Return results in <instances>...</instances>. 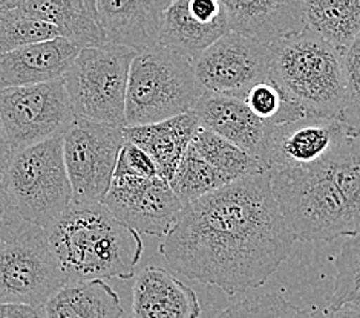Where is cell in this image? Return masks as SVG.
<instances>
[{"mask_svg":"<svg viewBox=\"0 0 360 318\" xmlns=\"http://www.w3.org/2000/svg\"><path fill=\"white\" fill-rule=\"evenodd\" d=\"M174 2V0H170V4H172Z\"/></svg>","mask_w":360,"mask_h":318,"instance_id":"8d00e7d4","label":"cell"},{"mask_svg":"<svg viewBox=\"0 0 360 318\" xmlns=\"http://www.w3.org/2000/svg\"><path fill=\"white\" fill-rule=\"evenodd\" d=\"M134 49L84 48L63 75L75 117L126 127V92Z\"/></svg>","mask_w":360,"mask_h":318,"instance_id":"52a82bcc","label":"cell"},{"mask_svg":"<svg viewBox=\"0 0 360 318\" xmlns=\"http://www.w3.org/2000/svg\"><path fill=\"white\" fill-rule=\"evenodd\" d=\"M66 285L46 230L30 225L0 244V303L46 305Z\"/></svg>","mask_w":360,"mask_h":318,"instance_id":"30bf717a","label":"cell"},{"mask_svg":"<svg viewBox=\"0 0 360 318\" xmlns=\"http://www.w3.org/2000/svg\"><path fill=\"white\" fill-rule=\"evenodd\" d=\"M336 280L330 307L347 303L360 305V231L349 236L334 260Z\"/></svg>","mask_w":360,"mask_h":318,"instance_id":"4316f807","label":"cell"},{"mask_svg":"<svg viewBox=\"0 0 360 318\" xmlns=\"http://www.w3.org/2000/svg\"><path fill=\"white\" fill-rule=\"evenodd\" d=\"M344 54L304 28L270 45L269 80L307 117L342 119Z\"/></svg>","mask_w":360,"mask_h":318,"instance_id":"277c9868","label":"cell"},{"mask_svg":"<svg viewBox=\"0 0 360 318\" xmlns=\"http://www.w3.org/2000/svg\"><path fill=\"white\" fill-rule=\"evenodd\" d=\"M204 93L193 62L183 54L161 45L136 53L127 80L126 127L187 114Z\"/></svg>","mask_w":360,"mask_h":318,"instance_id":"5b68a950","label":"cell"},{"mask_svg":"<svg viewBox=\"0 0 360 318\" xmlns=\"http://www.w3.org/2000/svg\"><path fill=\"white\" fill-rule=\"evenodd\" d=\"M23 2L25 0H0V10H13Z\"/></svg>","mask_w":360,"mask_h":318,"instance_id":"d590c367","label":"cell"},{"mask_svg":"<svg viewBox=\"0 0 360 318\" xmlns=\"http://www.w3.org/2000/svg\"><path fill=\"white\" fill-rule=\"evenodd\" d=\"M74 118L63 80L0 91V123L13 152L62 138Z\"/></svg>","mask_w":360,"mask_h":318,"instance_id":"9c48e42d","label":"cell"},{"mask_svg":"<svg viewBox=\"0 0 360 318\" xmlns=\"http://www.w3.org/2000/svg\"><path fill=\"white\" fill-rule=\"evenodd\" d=\"M11 153H13V150L10 147V143H8L2 123H0V176H2V173H4V170L8 164V159H10Z\"/></svg>","mask_w":360,"mask_h":318,"instance_id":"e575fe53","label":"cell"},{"mask_svg":"<svg viewBox=\"0 0 360 318\" xmlns=\"http://www.w3.org/2000/svg\"><path fill=\"white\" fill-rule=\"evenodd\" d=\"M2 183L22 218L31 225L48 230L72 204L63 140H49L13 152Z\"/></svg>","mask_w":360,"mask_h":318,"instance_id":"8992f818","label":"cell"},{"mask_svg":"<svg viewBox=\"0 0 360 318\" xmlns=\"http://www.w3.org/2000/svg\"><path fill=\"white\" fill-rule=\"evenodd\" d=\"M270 180L299 242H331L360 231V132L314 164L271 168Z\"/></svg>","mask_w":360,"mask_h":318,"instance_id":"7a4b0ae2","label":"cell"},{"mask_svg":"<svg viewBox=\"0 0 360 318\" xmlns=\"http://www.w3.org/2000/svg\"><path fill=\"white\" fill-rule=\"evenodd\" d=\"M48 318H123L117 291L105 280L68 283L45 305Z\"/></svg>","mask_w":360,"mask_h":318,"instance_id":"7402d4cb","label":"cell"},{"mask_svg":"<svg viewBox=\"0 0 360 318\" xmlns=\"http://www.w3.org/2000/svg\"><path fill=\"white\" fill-rule=\"evenodd\" d=\"M82 51L65 37L0 54V91L62 80Z\"/></svg>","mask_w":360,"mask_h":318,"instance_id":"2e32d148","label":"cell"},{"mask_svg":"<svg viewBox=\"0 0 360 318\" xmlns=\"http://www.w3.org/2000/svg\"><path fill=\"white\" fill-rule=\"evenodd\" d=\"M295 242L267 171L184 205L160 253L179 276L236 296L261 288L288 259Z\"/></svg>","mask_w":360,"mask_h":318,"instance_id":"6da1fadb","label":"cell"},{"mask_svg":"<svg viewBox=\"0 0 360 318\" xmlns=\"http://www.w3.org/2000/svg\"><path fill=\"white\" fill-rule=\"evenodd\" d=\"M103 205L139 234L162 239L174 228L184 207L161 176H114Z\"/></svg>","mask_w":360,"mask_h":318,"instance_id":"7c38bea8","label":"cell"},{"mask_svg":"<svg viewBox=\"0 0 360 318\" xmlns=\"http://www.w3.org/2000/svg\"><path fill=\"white\" fill-rule=\"evenodd\" d=\"M46 236L66 285L129 280L144 249L141 236L117 220L103 204L72 202L46 230Z\"/></svg>","mask_w":360,"mask_h":318,"instance_id":"3957f363","label":"cell"},{"mask_svg":"<svg viewBox=\"0 0 360 318\" xmlns=\"http://www.w3.org/2000/svg\"><path fill=\"white\" fill-rule=\"evenodd\" d=\"M198 128V117L191 110L155 124L124 127L123 135L126 141L149 154L158 175L170 183Z\"/></svg>","mask_w":360,"mask_h":318,"instance_id":"d6986e66","label":"cell"},{"mask_svg":"<svg viewBox=\"0 0 360 318\" xmlns=\"http://www.w3.org/2000/svg\"><path fill=\"white\" fill-rule=\"evenodd\" d=\"M169 184L178 199L187 205L230 184V180L213 168L191 144Z\"/></svg>","mask_w":360,"mask_h":318,"instance_id":"d4e9b609","label":"cell"},{"mask_svg":"<svg viewBox=\"0 0 360 318\" xmlns=\"http://www.w3.org/2000/svg\"><path fill=\"white\" fill-rule=\"evenodd\" d=\"M244 102L265 123L284 124L307 117L301 109L282 95L270 80L253 86L244 97Z\"/></svg>","mask_w":360,"mask_h":318,"instance_id":"f1b7e54d","label":"cell"},{"mask_svg":"<svg viewBox=\"0 0 360 318\" xmlns=\"http://www.w3.org/2000/svg\"><path fill=\"white\" fill-rule=\"evenodd\" d=\"M134 318H200L196 292L174 272L160 266H146L132 289Z\"/></svg>","mask_w":360,"mask_h":318,"instance_id":"ac0fdd59","label":"cell"},{"mask_svg":"<svg viewBox=\"0 0 360 318\" xmlns=\"http://www.w3.org/2000/svg\"><path fill=\"white\" fill-rule=\"evenodd\" d=\"M114 176H132V178H155L160 176L155 162L143 149L126 141L118 154Z\"/></svg>","mask_w":360,"mask_h":318,"instance_id":"4dcf8cb0","label":"cell"},{"mask_svg":"<svg viewBox=\"0 0 360 318\" xmlns=\"http://www.w3.org/2000/svg\"><path fill=\"white\" fill-rule=\"evenodd\" d=\"M124 127L75 117L62 136L72 202L103 204L112 183Z\"/></svg>","mask_w":360,"mask_h":318,"instance_id":"ba28073f","label":"cell"},{"mask_svg":"<svg viewBox=\"0 0 360 318\" xmlns=\"http://www.w3.org/2000/svg\"><path fill=\"white\" fill-rule=\"evenodd\" d=\"M0 318H48L45 305L0 303Z\"/></svg>","mask_w":360,"mask_h":318,"instance_id":"d6a6232c","label":"cell"},{"mask_svg":"<svg viewBox=\"0 0 360 318\" xmlns=\"http://www.w3.org/2000/svg\"><path fill=\"white\" fill-rule=\"evenodd\" d=\"M229 28L271 45L305 28L304 0H222Z\"/></svg>","mask_w":360,"mask_h":318,"instance_id":"e0dca14e","label":"cell"},{"mask_svg":"<svg viewBox=\"0 0 360 318\" xmlns=\"http://www.w3.org/2000/svg\"><path fill=\"white\" fill-rule=\"evenodd\" d=\"M15 10L53 25L60 37L71 40L82 49L108 45L96 0H25Z\"/></svg>","mask_w":360,"mask_h":318,"instance_id":"ffe728a7","label":"cell"},{"mask_svg":"<svg viewBox=\"0 0 360 318\" xmlns=\"http://www.w3.org/2000/svg\"><path fill=\"white\" fill-rule=\"evenodd\" d=\"M230 31L229 20L204 22L191 11L187 0H174L162 15L160 45L195 62L205 49Z\"/></svg>","mask_w":360,"mask_h":318,"instance_id":"44dd1931","label":"cell"},{"mask_svg":"<svg viewBox=\"0 0 360 318\" xmlns=\"http://www.w3.org/2000/svg\"><path fill=\"white\" fill-rule=\"evenodd\" d=\"M205 92L244 100L253 86L269 80L270 46L229 31L193 62Z\"/></svg>","mask_w":360,"mask_h":318,"instance_id":"8fae6325","label":"cell"},{"mask_svg":"<svg viewBox=\"0 0 360 318\" xmlns=\"http://www.w3.org/2000/svg\"><path fill=\"white\" fill-rule=\"evenodd\" d=\"M191 144L213 168L227 178L230 183L269 171V168L259 159L252 157L250 153L204 127L196 131Z\"/></svg>","mask_w":360,"mask_h":318,"instance_id":"cb8c5ba5","label":"cell"},{"mask_svg":"<svg viewBox=\"0 0 360 318\" xmlns=\"http://www.w3.org/2000/svg\"><path fill=\"white\" fill-rule=\"evenodd\" d=\"M215 318H317L314 314L290 303L278 292L245 297L230 305Z\"/></svg>","mask_w":360,"mask_h":318,"instance_id":"83f0119b","label":"cell"},{"mask_svg":"<svg viewBox=\"0 0 360 318\" xmlns=\"http://www.w3.org/2000/svg\"><path fill=\"white\" fill-rule=\"evenodd\" d=\"M317 318H360V305L359 303H347L339 307H328Z\"/></svg>","mask_w":360,"mask_h":318,"instance_id":"836d02e7","label":"cell"},{"mask_svg":"<svg viewBox=\"0 0 360 318\" xmlns=\"http://www.w3.org/2000/svg\"><path fill=\"white\" fill-rule=\"evenodd\" d=\"M106 43L135 53L160 45V31L170 0H96Z\"/></svg>","mask_w":360,"mask_h":318,"instance_id":"5bb4252c","label":"cell"},{"mask_svg":"<svg viewBox=\"0 0 360 318\" xmlns=\"http://www.w3.org/2000/svg\"><path fill=\"white\" fill-rule=\"evenodd\" d=\"M30 223L22 218L19 210L15 208L2 183V176H0V244L13 240Z\"/></svg>","mask_w":360,"mask_h":318,"instance_id":"1f68e13d","label":"cell"},{"mask_svg":"<svg viewBox=\"0 0 360 318\" xmlns=\"http://www.w3.org/2000/svg\"><path fill=\"white\" fill-rule=\"evenodd\" d=\"M353 132L357 131L338 118L304 117L291 123L273 124L264 164L269 171L274 167L314 164Z\"/></svg>","mask_w":360,"mask_h":318,"instance_id":"4fadbf2b","label":"cell"},{"mask_svg":"<svg viewBox=\"0 0 360 318\" xmlns=\"http://www.w3.org/2000/svg\"><path fill=\"white\" fill-rule=\"evenodd\" d=\"M193 112L198 117L200 127L236 144L264 164L273 124L256 117L244 100L205 92L196 102Z\"/></svg>","mask_w":360,"mask_h":318,"instance_id":"9a60e30c","label":"cell"},{"mask_svg":"<svg viewBox=\"0 0 360 318\" xmlns=\"http://www.w3.org/2000/svg\"><path fill=\"white\" fill-rule=\"evenodd\" d=\"M345 102L342 121L360 132V34L344 53Z\"/></svg>","mask_w":360,"mask_h":318,"instance_id":"f546056e","label":"cell"},{"mask_svg":"<svg viewBox=\"0 0 360 318\" xmlns=\"http://www.w3.org/2000/svg\"><path fill=\"white\" fill-rule=\"evenodd\" d=\"M305 28L339 53L360 34V0H304Z\"/></svg>","mask_w":360,"mask_h":318,"instance_id":"603a6c76","label":"cell"},{"mask_svg":"<svg viewBox=\"0 0 360 318\" xmlns=\"http://www.w3.org/2000/svg\"><path fill=\"white\" fill-rule=\"evenodd\" d=\"M56 37L60 34L53 25L25 15L15 8L0 10V54Z\"/></svg>","mask_w":360,"mask_h":318,"instance_id":"484cf974","label":"cell"}]
</instances>
